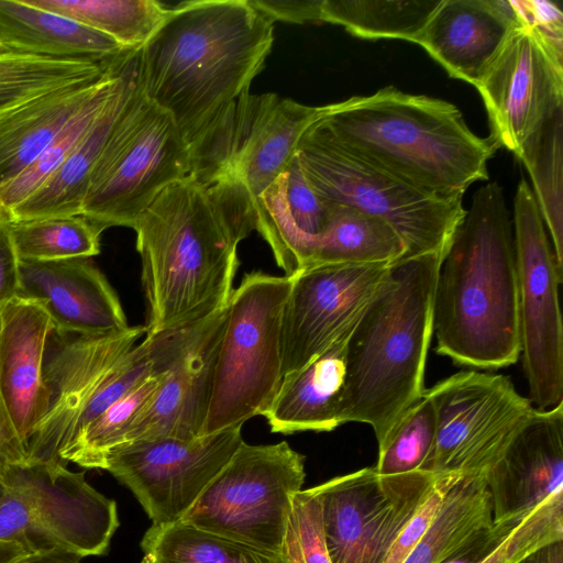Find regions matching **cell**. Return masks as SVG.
<instances>
[{"label":"cell","mask_w":563,"mask_h":563,"mask_svg":"<svg viewBox=\"0 0 563 563\" xmlns=\"http://www.w3.org/2000/svg\"><path fill=\"white\" fill-rule=\"evenodd\" d=\"M112 63L97 81L53 92L0 119V185L20 174L46 148L98 90Z\"/></svg>","instance_id":"28"},{"label":"cell","mask_w":563,"mask_h":563,"mask_svg":"<svg viewBox=\"0 0 563 563\" xmlns=\"http://www.w3.org/2000/svg\"><path fill=\"white\" fill-rule=\"evenodd\" d=\"M520 355L530 401L538 410L563 402V324L555 257L532 189L525 179L514 200Z\"/></svg>","instance_id":"13"},{"label":"cell","mask_w":563,"mask_h":563,"mask_svg":"<svg viewBox=\"0 0 563 563\" xmlns=\"http://www.w3.org/2000/svg\"><path fill=\"white\" fill-rule=\"evenodd\" d=\"M520 521L493 523L472 542L444 560L442 563H481L493 552Z\"/></svg>","instance_id":"44"},{"label":"cell","mask_w":563,"mask_h":563,"mask_svg":"<svg viewBox=\"0 0 563 563\" xmlns=\"http://www.w3.org/2000/svg\"><path fill=\"white\" fill-rule=\"evenodd\" d=\"M438 354L499 369L520 356L512 220L503 188H478L442 261L434 298Z\"/></svg>","instance_id":"4"},{"label":"cell","mask_w":563,"mask_h":563,"mask_svg":"<svg viewBox=\"0 0 563 563\" xmlns=\"http://www.w3.org/2000/svg\"><path fill=\"white\" fill-rule=\"evenodd\" d=\"M29 553L20 545L11 542H0V563H16Z\"/></svg>","instance_id":"49"},{"label":"cell","mask_w":563,"mask_h":563,"mask_svg":"<svg viewBox=\"0 0 563 563\" xmlns=\"http://www.w3.org/2000/svg\"><path fill=\"white\" fill-rule=\"evenodd\" d=\"M100 32L126 49L141 48L169 9L155 0H25Z\"/></svg>","instance_id":"35"},{"label":"cell","mask_w":563,"mask_h":563,"mask_svg":"<svg viewBox=\"0 0 563 563\" xmlns=\"http://www.w3.org/2000/svg\"><path fill=\"white\" fill-rule=\"evenodd\" d=\"M296 154L306 179L319 196L388 223L406 246L405 257L446 254L466 212L462 199L429 196L309 129L300 137Z\"/></svg>","instance_id":"10"},{"label":"cell","mask_w":563,"mask_h":563,"mask_svg":"<svg viewBox=\"0 0 563 563\" xmlns=\"http://www.w3.org/2000/svg\"><path fill=\"white\" fill-rule=\"evenodd\" d=\"M228 305L206 319L183 355L165 375L126 442L157 438L202 437ZM124 443V444H125Z\"/></svg>","instance_id":"21"},{"label":"cell","mask_w":563,"mask_h":563,"mask_svg":"<svg viewBox=\"0 0 563 563\" xmlns=\"http://www.w3.org/2000/svg\"><path fill=\"white\" fill-rule=\"evenodd\" d=\"M0 542L29 554L62 551L80 558L107 552L119 527L117 504L59 463H23L0 474Z\"/></svg>","instance_id":"8"},{"label":"cell","mask_w":563,"mask_h":563,"mask_svg":"<svg viewBox=\"0 0 563 563\" xmlns=\"http://www.w3.org/2000/svg\"><path fill=\"white\" fill-rule=\"evenodd\" d=\"M1 51H2V49H1V47H0V52H1Z\"/></svg>","instance_id":"51"},{"label":"cell","mask_w":563,"mask_h":563,"mask_svg":"<svg viewBox=\"0 0 563 563\" xmlns=\"http://www.w3.org/2000/svg\"><path fill=\"white\" fill-rule=\"evenodd\" d=\"M391 264L307 266L290 276L282 317V374L298 371L354 329Z\"/></svg>","instance_id":"18"},{"label":"cell","mask_w":563,"mask_h":563,"mask_svg":"<svg viewBox=\"0 0 563 563\" xmlns=\"http://www.w3.org/2000/svg\"><path fill=\"white\" fill-rule=\"evenodd\" d=\"M486 479L494 523L521 521L563 492V402L537 409Z\"/></svg>","instance_id":"20"},{"label":"cell","mask_w":563,"mask_h":563,"mask_svg":"<svg viewBox=\"0 0 563 563\" xmlns=\"http://www.w3.org/2000/svg\"><path fill=\"white\" fill-rule=\"evenodd\" d=\"M558 541H563V492L534 508L481 563H519Z\"/></svg>","instance_id":"40"},{"label":"cell","mask_w":563,"mask_h":563,"mask_svg":"<svg viewBox=\"0 0 563 563\" xmlns=\"http://www.w3.org/2000/svg\"><path fill=\"white\" fill-rule=\"evenodd\" d=\"M136 250L146 298L145 335L202 322L224 308L239 267L238 245L255 230L240 189L190 176L166 187L137 218Z\"/></svg>","instance_id":"1"},{"label":"cell","mask_w":563,"mask_h":563,"mask_svg":"<svg viewBox=\"0 0 563 563\" xmlns=\"http://www.w3.org/2000/svg\"><path fill=\"white\" fill-rule=\"evenodd\" d=\"M441 0H321L320 22L343 26L368 40L418 43Z\"/></svg>","instance_id":"34"},{"label":"cell","mask_w":563,"mask_h":563,"mask_svg":"<svg viewBox=\"0 0 563 563\" xmlns=\"http://www.w3.org/2000/svg\"><path fill=\"white\" fill-rule=\"evenodd\" d=\"M515 22L509 0H441L417 44L450 76L476 87Z\"/></svg>","instance_id":"23"},{"label":"cell","mask_w":563,"mask_h":563,"mask_svg":"<svg viewBox=\"0 0 563 563\" xmlns=\"http://www.w3.org/2000/svg\"><path fill=\"white\" fill-rule=\"evenodd\" d=\"M353 330L298 371L283 377L262 415L272 432H329L342 424L347 342Z\"/></svg>","instance_id":"26"},{"label":"cell","mask_w":563,"mask_h":563,"mask_svg":"<svg viewBox=\"0 0 563 563\" xmlns=\"http://www.w3.org/2000/svg\"><path fill=\"white\" fill-rule=\"evenodd\" d=\"M444 256L429 253L391 264L350 335L341 421L369 424L378 446L426 389L424 367Z\"/></svg>","instance_id":"5"},{"label":"cell","mask_w":563,"mask_h":563,"mask_svg":"<svg viewBox=\"0 0 563 563\" xmlns=\"http://www.w3.org/2000/svg\"><path fill=\"white\" fill-rule=\"evenodd\" d=\"M189 173V145L173 118L142 93L139 82L91 172L81 216L103 230L133 229L154 199Z\"/></svg>","instance_id":"7"},{"label":"cell","mask_w":563,"mask_h":563,"mask_svg":"<svg viewBox=\"0 0 563 563\" xmlns=\"http://www.w3.org/2000/svg\"><path fill=\"white\" fill-rule=\"evenodd\" d=\"M333 205L310 186L297 154L256 198L255 230L269 245L277 265L292 276L306 267L327 230Z\"/></svg>","instance_id":"24"},{"label":"cell","mask_w":563,"mask_h":563,"mask_svg":"<svg viewBox=\"0 0 563 563\" xmlns=\"http://www.w3.org/2000/svg\"><path fill=\"white\" fill-rule=\"evenodd\" d=\"M437 430L422 471L486 476L503 457L536 408L509 377L461 371L424 389Z\"/></svg>","instance_id":"12"},{"label":"cell","mask_w":563,"mask_h":563,"mask_svg":"<svg viewBox=\"0 0 563 563\" xmlns=\"http://www.w3.org/2000/svg\"><path fill=\"white\" fill-rule=\"evenodd\" d=\"M308 129L441 200L462 199L486 180L499 148L473 133L453 103L395 87L327 104Z\"/></svg>","instance_id":"3"},{"label":"cell","mask_w":563,"mask_h":563,"mask_svg":"<svg viewBox=\"0 0 563 563\" xmlns=\"http://www.w3.org/2000/svg\"><path fill=\"white\" fill-rule=\"evenodd\" d=\"M81 558L68 552L54 551L27 554L16 563H80Z\"/></svg>","instance_id":"48"},{"label":"cell","mask_w":563,"mask_h":563,"mask_svg":"<svg viewBox=\"0 0 563 563\" xmlns=\"http://www.w3.org/2000/svg\"><path fill=\"white\" fill-rule=\"evenodd\" d=\"M139 66L140 48L132 52L108 101L62 166L12 210L8 222L81 214L91 172L117 119L139 86Z\"/></svg>","instance_id":"25"},{"label":"cell","mask_w":563,"mask_h":563,"mask_svg":"<svg viewBox=\"0 0 563 563\" xmlns=\"http://www.w3.org/2000/svg\"><path fill=\"white\" fill-rule=\"evenodd\" d=\"M19 262L9 222L0 218V307L16 296Z\"/></svg>","instance_id":"45"},{"label":"cell","mask_w":563,"mask_h":563,"mask_svg":"<svg viewBox=\"0 0 563 563\" xmlns=\"http://www.w3.org/2000/svg\"><path fill=\"white\" fill-rule=\"evenodd\" d=\"M437 417L432 401L422 397L397 422L378 446L374 470L382 475L419 471L427 461L435 438Z\"/></svg>","instance_id":"39"},{"label":"cell","mask_w":563,"mask_h":563,"mask_svg":"<svg viewBox=\"0 0 563 563\" xmlns=\"http://www.w3.org/2000/svg\"><path fill=\"white\" fill-rule=\"evenodd\" d=\"M325 111L250 90L228 103L189 143V176L256 198L288 166L306 130Z\"/></svg>","instance_id":"9"},{"label":"cell","mask_w":563,"mask_h":563,"mask_svg":"<svg viewBox=\"0 0 563 563\" xmlns=\"http://www.w3.org/2000/svg\"><path fill=\"white\" fill-rule=\"evenodd\" d=\"M437 475H382L365 467L314 486L332 563H382Z\"/></svg>","instance_id":"14"},{"label":"cell","mask_w":563,"mask_h":563,"mask_svg":"<svg viewBox=\"0 0 563 563\" xmlns=\"http://www.w3.org/2000/svg\"><path fill=\"white\" fill-rule=\"evenodd\" d=\"M3 492H4V486H3V484H2V482H1V479H0V498H1V497H2V495H3Z\"/></svg>","instance_id":"50"},{"label":"cell","mask_w":563,"mask_h":563,"mask_svg":"<svg viewBox=\"0 0 563 563\" xmlns=\"http://www.w3.org/2000/svg\"><path fill=\"white\" fill-rule=\"evenodd\" d=\"M250 2L273 22L291 23L320 22L321 0H250Z\"/></svg>","instance_id":"43"},{"label":"cell","mask_w":563,"mask_h":563,"mask_svg":"<svg viewBox=\"0 0 563 563\" xmlns=\"http://www.w3.org/2000/svg\"><path fill=\"white\" fill-rule=\"evenodd\" d=\"M519 161L530 174L532 192L563 267V109L528 142Z\"/></svg>","instance_id":"36"},{"label":"cell","mask_w":563,"mask_h":563,"mask_svg":"<svg viewBox=\"0 0 563 563\" xmlns=\"http://www.w3.org/2000/svg\"><path fill=\"white\" fill-rule=\"evenodd\" d=\"M144 334V325L97 335L52 330L43 363L47 407L31 435L26 463L65 465L60 451L81 429L91 401L113 367Z\"/></svg>","instance_id":"17"},{"label":"cell","mask_w":563,"mask_h":563,"mask_svg":"<svg viewBox=\"0 0 563 563\" xmlns=\"http://www.w3.org/2000/svg\"><path fill=\"white\" fill-rule=\"evenodd\" d=\"M135 49L119 55L98 90L81 106L46 148L20 174L0 185V218L8 222L12 210L31 197L62 166L76 143L99 114Z\"/></svg>","instance_id":"32"},{"label":"cell","mask_w":563,"mask_h":563,"mask_svg":"<svg viewBox=\"0 0 563 563\" xmlns=\"http://www.w3.org/2000/svg\"><path fill=\"white\" fill-rule=\"evenodd\" d=\"M332 205L329 225L307 266L335 263L394 264L406 256L402 240L388 223L357 209Z\"/></svg>","instance_id":"31"},{"label":"cell","mask_w":563,"mask_h":563,"mask_svg":"<svg viewBox=\"0 0 563 563\" xmlns=\"http://www.w3.org/2000/svg\"><path fill=\"white\" fill-rule=\"evenodd\" d=\"M2 51L54 58L110 60L128 51L111 37L25 0H0Z\"/></svg>","instance_id":"27"},{"label":"cell","mask_w":563,"mask_h":563,"mask_svg":"<svg viewBox=\"0 0 563 563\" xmlns=\"http://www.w3.org/2000/svg\"><path fill=\"white\" fill-rule=\"evenodd\" d=\"M280 554L285 563H332L316 487L292 495Z\"/></svg>","instance_id":"41"},{"label":"cell","mask_w":563,"mask_h":563,"mask_svg":"<svg viewBox=\"0 0 563 563\" xmlns=\"http://www.w3.org/2000/svg\"><path fill=\"white\" fill-rule=\"evenodd\" d=\"M141 563H285L282 554L239 542L181 520L152 525L141 541Z\"/></svg>","instance_id":"33"},{"label":"cell","mask_w":563,"mask_h":563,"mask_svg":"<svg viewBox=\"0 0 563 563\" xmlns=\"http://www.w3.org/2000/svg\"><path fill=\"white\" fill-rule=\"evenodd\" d=\"M290 285V276L255 271L233 289L201 435L242 428L271 406L283 380L282 317Z\"/></svg>","instance_id":"6"},{"label":"cell","mask_w":563,"mask_h":563,"mask_svg":"<svg viewBox=\"0 0 563 563\" xmlns=\"http://www.w3.org/2000/svg\"><path fill=\"white\" fill-rule=\"evenodd\" d=\"M519 563H563V541L550 543Z\"/></svg>","instance_id":"47"},{"label":"cell","mask_w":563,"mask_h":563,"mask_svg":"<svg viewBox=\"0 0 563 563\" xmlns=\"http://www.w3.org/2000/svg\"><path fill=\"white\" fill-rule=\"evenodd\" d=\"M23 463H26V453L11 428L0 398V474L9 465Z\"/></svg>","instance_id":"46"},{"label":"cell","mask_w":563,"mask_h":563,"mask_svg":"<svg viewBox=\"0 0 563 563\" xmlns=\"http://www.w3.org/2000/svg\"><path fill=\"white\" fill-rule=\"evenodd\" d=\"M20 261L90 258L100 253L103 229L81 214L9 222Z\"/></svg>","instance_id":"38"},{"label":"cell","mask_w":563,"mask_h":563,"mask_svg":"<svg viewBox=\"0 0 563 563\" xmlns=\"http://www.w3.org/2000/svg\"><path fill=\"white\" fill-rule=\"evenodd\" d=\"M242 428L192 440H136L114 449L103 470L136 497L153 525L180 520L242 443Z\"/></svg>","instance_id":"16"},{"label":"cell","mask_w":563,"mask_h":563,"mask_svg":"<svg viewBox=\"0 0 563 563\" xmlns=\"http://www.w3.org/2000/svg\"><path fill=\"white\" fill-rule=\"evenodd\" d=\"M109 62L0 52V119L53 92L100 79Z\"/></svg>","instance_id":"30"},{"label":"cell","mask_w":563,"mask_h":563,"mask_svg":"<svg viewBox=\"0 0 563 563\" xmlns=\"http://www.w3.org/2000/svg\"><path fill=\"white\" fill-rule=\"evenodd\" d=\"M516 18L542 34L563 42V13L554 2L543 0H509Z\"/></svg>","instance_id":"42"},{"label":"cell","mask_w":563,"mask_h":563,"mask_svg":"<svg viewBox=\"0 0 563 563\" xmlns=\"http://www.w3.org/2000/svg\"><path fill=\"white\" fill-rule=\"evenodd\" d=\"M274 41V22L250 0H196L169 9L140 48L142 93L189 143L250 90Z\"/></svg>","instance_id":"2"},{"label":"cell","mask_w":563,"mask_h":563,"mask_svg":"<svg viewBox=\"0 0 563 563\" xmlns=\"http://www.w3.org/2000/svg\"><path fill=\"white\" fill-rule=\"evenodd\" d=\"M16 297L40 305L56 331L97 335L129 327L117 292L90 258L20 261Z\"/></svg>","instance_id":"19"},{"label":"cell","mask_w":563,"mask_h":563,"mask_svg":"<svg viewBox=\"0 0 563 563\" xmlns=\"http://www.w3.org/2000/svg\"><path fill=\"white\" fill-rule=\"evenodd\" d=\"M305 477V456L286 441H242L180 520L280 554L291 497L302 490Z\"/></svg>","instance_id":"11"},{"label":"cell","mask_w":563,"mask_h":563,"mask_svg":"<svg viewBox=\"0 0 563 563\" xmlns=\"http://www.w3.org/2000/svg\"><path fill=\"white\" fill-rule=\"evenodd\" d=\"M166 373L157 374L117 400L100 416L79 430L60 451V461L85 468H101L107 456L126 442L129 432L148 406Z\"/></svg>","instance_id":"37"},{"label":"cell","mask_w":563,"mask_h":563,"mask_svg":"<svg viewBox=\"0 0 563 563\" xmlns=\"http://www.w3.org/2000/svg\"><path fill=\"white\" fill-rule=\"evenodd\" d=\"M494 142L519 159L543 124L563 109V42L516 22L475 87Z\"/></svg>","instance_id":"15"},{"label":"cell","mask_w":563,"mask_h":563,"mask_svg":"<svg viewBox=\"0 0 563 563\" xmlns=\"http://www.w3.org/2000/svg\"><path fill=\"white\" fill-rule=\"evenodd\" d=\"M493 523L486 476H463L402 563H442Z\"/></svg>","instance_id":"29"},{"label":"cell","mask_w":563,"mask_h":563,"mask_svg":"<svg viewBox=\"0 0 563 563\" xmlns=\"http://www.w3.org/2000/svg\"><path fill=\"white\" fill-rule=\"evenodd\" d=\"M53 329L34 301L15 296L0 307V398L26 460L31 435L47 407L43 363Z\"/></svg>","instance_id":"22"}]
</instances>
